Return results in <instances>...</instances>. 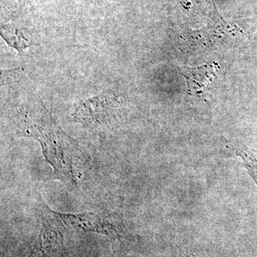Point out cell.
<instances>
[{
    "label": "cell",
    "mask_w": 257,
    "mask_h": 257,
    "mask_svg": "<svg viewBox=\"0 0 257 257\" xmlns=\"http://www.w3.org/2000/svg\"><path fill=\"white\" fill-rule=\"evenodd\" d=\"M187 257H197V256H194V255H192V256H187Z\"/></svg>",
    "instance_id": "52a82bcc"
},
{
    "label": "cell",
    "mask_w": 257,
    "mask_h": 257,
    "mask_svg": "<svg viewBox=\"0 0 257 257\" xmlns=\"http://www.w3.org/2000/svg\"><path fill=\"white\" fill-rule=\"evenodd\" d=\"M9 73L22 101L15 116L17 135L37 140L44 156L53 167L55 177L68 187H73L74 163L84 159L82 147L59 126L27 81L20 79L16 82Z\"/></svg>",
    "instance_id": "6da1fadb"
},
{
    "label": "cell",
    "mask_w": 257,
    "mask_h": 257,
    "mask_svg": "<svg viewBox=\"0 0 257 257\" xmlns=\"http://www.w3.org/2000/svg\"><path fill=\"white\" fill-rule=\"evenodd\" d=\"M2 37L8 42L10 46L14 47L19 52H23L25 49L31 45L32 42L27 38L22 30L13 27L2 26Z\"/></svg>",
    "instance_id": "5b68a950"
},
{
    "label": "cell",
    "mask_w": 257,
    "mask_h": 257,
    "mask_svg": "<svg viewBox=\"0 0 257 257\" xmlns=\"http://www.w3.org/2000/svg\"><path fill=\"white\" fill-rule=\"evenodd\" d=\"M216 64H204L200 67H185L182 69V74L185 77L191 94H202L206 87L215 77Z\"/></svg>",
    "instance_id": "277c9868"
},
{
    "label": "cell",
    "mask_w": 257,
    "mask_h": 257,
    "mask_svg": "<svg viewBox=\"0 0 257 257\" xmlns=\"http://www.w3.org/2000/svg\"><path fill=\"white\" fill-rule=\"evenodd\" d=\"M121 101L112 92L79 101L74 116L77 121L91 128H99L112 124L119 114Z\"/></svg>",
    "instance_id": "7a4b0ae2"
},
{
    "label": "cell",
    "mask_w": 257,
    "mask_h": 257,
    "mask_svg": "<svg viewBox=\"0 0 257 257\" xmlns=\"http://www.w3.org/2000/svg\"><path fill=\"white\" fill-rule=\"evenodd\" d=\"M66 223L70 226H77L87 231H96L110 236L121 233L122 224L121 218L116 213L114 214H96L83 213L79 214H57Z\"/></svg>",
    "instance_id": "3957f363"
},
{
    "label": "cell",
    "mask_w": 257,
    "mask_h": 257,
    "mask_svg": "<svg viewBox=\"0 0 257 257\" xmlns=\"http://www.w3.org/2000/svg\"><path fill=\"white\" fill-rule=\"evenodd\" d=\"M236 155L241 157L242 160L244 167L247 170L248 174L251 176V178L254 181L257 186V158L253 155L246 153V152L236 151Z\"/></svg>",
    "instance_id": "8992f818"
}]
</instances>
